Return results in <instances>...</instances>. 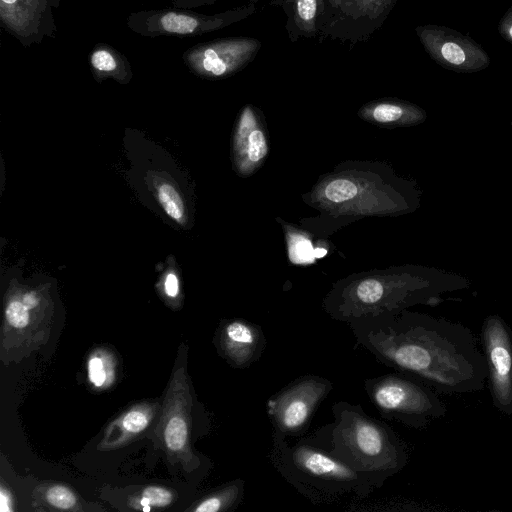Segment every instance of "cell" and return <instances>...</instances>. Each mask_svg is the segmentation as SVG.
<instances>
[{
    "label": "cell",
    "mask_w": 512,
    "mask_h": 512,
    "mask_svg": "<svg viewBox=\"0 0 512 512\" xmlns=\"http://www.w3.org/2000/svg\"><path fill=\"white\" fill-rule=\"evenodd\" d=\"M375 359L445 394L473 393L488 378L473 332L459 323L402 310L348 323Z\"/></svg>",
    "instance_id": "1"
},
{
    "label": "cell",
    "mask_w": 512,
    "mask_h": 512,
    "mask_svg": "<svg viewBox=\"0 0 512 512\" xmlns=\"http://www.w3.org/2000/svg\"><path fill=\"white\" fill-rule=\"evenodd\" d=\"M332 415L333 422L309 437L376 489L406 466L408 452L403 440L388 424L369 416L360 404L335 402Z\"/></svg>",
    "instance_id": "2"
},
{
    "label": "cell",
    "mask_w": 512,
    "mask_h": 512,
    "mask_svg": "<svg viewBox=\"0 0 512 512\" xmlns=\"http://www.w3.org/2000/svg\"><path fill=\"white\" fill-rule=\"evenodd\" d=\"M269 459L286 482L314 503L332 502L349 495L363 499L376 489L366 477L309 436L290 444L287 437L273 430Z\"/></svg>",
    "instance_id": "3"
},
{
    "label": "cell",
    "mask_w": 512,
    "mask_h": 512,
    "mask_svg": "<svg viewBox=\"0 0 512 512\" xmlns=\"http://www.w3.org/2000/svg\"><path fill=\"white\" fill-rule=\"evenodd\" d=\"M363 386L383 418L406 426L422 428L446 412L429 386L400 372L366 378Z\"/></svg>",
    "instance_id": "4"
},
{
    "label": "cell",
    "mask_w": 512,
    "mask_h": 512,
    "mask_svg": "<svg viewBox=\"0 0 512 512\" xmlns=\"http://www.w3.org/2000/svg\"><path fill=\"white\" fill-rule=\"evenodd\" d=\"M258 0L215 14H203L192 9L167 7L138 10L128 14L127 27L143 37H192L212 33L236 24L253 15Z\"/></svg>",
    "instance_id": "5"
},
{
    "label": "cell",
    "mask_w": 512,
    "mask_h": 512,
    "mask_svg": "<svg viewBox=\"0 0 512 512\" xmlns=\"http://www.w3.org/2000/svg\"><path fill=\"white\" fill-rule=\"evenodd\" d=\"M333 390V383L322 376H300L270 396L266 412L273 430L285 437L304 436L320 404Z\"/></svg>",
    "instance_id": "6"
},
{
    "label": "cell",
    "mask_w": 512,
    "mask_h": 512,
    "mask_svg": "<svg viewBox=\"0 0 512 512\" xmlns=\"http://www.w3.org/2000/svg\"><path fill=\"white\" fill-rule=\"evenodd\" d=\"M261 47V41L253 37H224L191 46L182 60L198 77L222 79L250 64Z\"/></svg>",
    "instance_id": "7"
},
{
    "label": "cell",
    "mask_w": 512,
    "mask_h": 512,
    "mask_svg": "<svg viewBox=\"0 0 512 512\" xmlns=\"http://www.w3.org/2000/svg\"><path fill=\"white\" fill-rule=\"evenodd\" d=\"M415 33L430 58L445 69L473 73L490 65V57L483 47L457 30L425 24L417 26Z\"/></svg>",
    "instance_id": "8"
},
{
    "label": "cell",
    "mask_w": 512,
    "mask_h": 512,
    "mask_svg": "<svg viewBox=\"0 0 512 512\" xmlns=\"http://www.w3.org/2000/svg\"><path fill=\"white\" fill-rule=\"evenodd\" d=\"M482 343L493 404L512 416V330L499 315L484 320Z\"/></svg>",
    "instance_id": "9"
},
{
    "label": "cell",
    "mask_w": 512,
    "mask_h": 512,
    "mask_svg": "<svg viewBox=\"0 0 512 512\" xmlns=\"http://www.w3.org/2000/svg\"><path fill=\"white\" fill-rule=\"evenodd\" d=\"M191 396L183 369L178 370L167 391L157 433L170 455L179 458L189 470L199 465L190 447Z\"/></svg>",
    "instance_id": "10"
},
{
    "label": "cell",
    "mask_w": 512,
    "mask_h": 512,
    "mask_svg": "<svg viewBox=\"0 0 512 512\" xmlns=\"http://www.w3.org/2000/svg\"><path fill=\"white\" fill-rule=\"evenodd\" d=\"M59 6L60 0H0V26L25 48L41 44L57 36Z\"/></svg>",
    "instance_id": "11"
},
{
    "label": "cell",
    "mask_w": 512,
    "mask_h": 512,
    "mask_svg": "<svg viewBox=\"0 0 512 512\" xmlns=\"http://www.w3.org/2000/svg\"><path fill=\"white\" fill-rule=\"evenodd\" d=\"M398 0H345L321 27L320 34L333 40L367 41L385 22Z\"/></svg>",
    "instance_id": "12"
},
{
    "label": "cell",
    "mask_w": 512,
    "mask_h": 512,
    "mask_svg": "<svg viewBox=\"0 0 512 512\" xmlns=\"http://www.w3.org/2000/svg\"><path fill=\"white\" fill-rule=\"evenodd\" d=\"M218 346L221 355L233 367L245 369L261 358L266 347V338L258 324L233 319L220 328Z\"/></svg>",
    "instance_id": "13"
},
{
    "label": "cell",
    "mask_w": 512,
    "mask_h": 512,
    "mask_svg": "<svg viewBox=\"0 0 512 512\" xmlns=\"http://www.w3.org/2000/svg\"><path fill=\"white\" fill-rule=\"evenodd\" d=\"M155 412L153 404L142 403L131 407L108 426L98 448L112 450L123 446L148 427Z\"/></svg>",
    "instance_id": "14"
},
{
    "label": "cell",
    "mask_w": 512,
    "mask_h": 512,
    "mask_svg": "<svg viewBox=\"0 0 512 512\" xmlns=\"http://www.w3.org/2000/svg\"><path fill=\"white\" fill-rule=\"evenodd\" d=\"M287 16L285 29L291 42L320 34L323 8L320 0H279Z\"/></svg>",
    "instance_id": "15"
},
{
    "label": "cell",
    "mask_w": 512,
    "mask_h": 512,
    "mask_svg": "<svg viewBox=\"0 0 512 512\" xmlns=\"http://www.w3.org/2000/svg\"><path fill=\"white\" fill-rule=\"evenodd\" d=\"M89 66L98 83L112 79L120 84H127L133 77L128 58L107 43H97L92 48L89 53Z\"/></svg>",
    "instance_id": "16"
},
{
    "label": "cell",
    "mask_w": 512,
    "mask_h": 512,
    "mask_svg": "<svg viewBox=\"0 0 512 512\" xmlns=\"http://www.w3.org/2000/svg\"><path fill=\"white\" fill-rule=\"evenodd\" d=\"M365 114L381 124H416L422 122L425 111L411 103L398 100H384L368 104Z\"/></svg>",
    "instance_id": "17"
},
{
    "label": "cell",
    "mask_w": 512,
    "mask_h": 512,
    "mask_svg": "<svg viewBox=\"0 0 512 512\" xmlns=\"http://www.w3.org/2000/svg\"><path fill=\"white\" fill-rule=\"evenodd\" d=\"M245 481L233 480L203 498L194 508L195 512H220L235 509L244 495Z\"/></svg>",
    "instance_id": "18"
},
{
    "label": "cell",
    "mask_w": 512,
    "mask_h": 512,
    "mask_svg": "<svg viewBox=\"0 0 512 512\" xmlns=\"http://www.w3.org/2000/svg\"><path fill=\"white\" fill-rule=\"evenodd\" d=\"M156 197L166 215L183 225L186 220V209L178 190L171 183L160 182L156 185Z\"/></svg>",
    "instance_id": "19"
},
{
    "label": "cell",
    "mask_w": 512,
    "mask_h": 512,
    "mask_svg": "<svg viewBox=\"0 0 512 512\" xmlns=\"http://www.w3.org/2000/svg\"><path fill=\"white\" fill-rule=\"evenodd\" d=\"M174 498V493L168 488L162 486H148L131 501V505L136 509L148 512L153 508L169 506Z\"/></svg>",
    "instance_id": "20"
},
{
    "label": "cell",
    "mask_w": 512,
    "mask_h": 512,
    "mask_svg": "<svg viewBox=\"0 0 512 512\" xmlns=\"http://www.w3.org/2000/svg\"><path fill=\"white\" fill-rule=\"evenodd\" d=\"M46 502L58 510H76L77 497L67 486L55 484L49 486L44 493Z\"/></svg>",
    "instance_id": "21"
},
{
    "label": "cell",
    "mask_w": 512,
    "mask_h": 512,
    "mask_svg": "<svg viewBox=\"0 0 512 512\" xmlns=\"http://www.w3.org/2000/svg\"><path fill=\"white\" fill-rule=\"evenodd\" d=\"M358 188L349 179H335L327 184L324 189L325 197L334 203H342L356 196Z\"/></svg>",
    "instance_id": "22"
},
{
    "label": "cell",
    "mask_w": 512,
    "mask_h": 512,
    "mask_svg": "<svg viewBox=\"0 0 512 512\" xmlns=\"http://www.w3.org/2000/svg\"><path fill=\"white\" fill-rule=\"evenodd\" d=\"M30 309L25 306L21 298H13L5 307V320L15 329H24L30 323Z\"/></svg>",
    "instance_id": "23"
},
{
    "label": "cell",
    "mask_w": 512,
    "mask_h": 512,
    "mask_svg": "<svg viewBox=\"0 0 512 512\" xmlns=\"http://www.w3.org/2000/svg\"><path fill=\"white\" fill-rule=\"evenodd\" d=\"M268 152L266 138L261 130H252L247 138L246 154L248 159L257 163L261 161Z\"/></svg>",
    "instance_id": "24"
},
{
    "label": "cell",
    "mask_w": 512,
    "mask_h": 512,
    "mask_svg": "<svg viewBox=\"0 0 512 512\" xmlns=\"http://www.w3.org/2000/svg\"><path fill=\"white\" fill-rule=\"evenodd\" d=\"M107 366L99 355H92L88 361V378L96 387H102L108 379Z\"/></svg>",
    "instance_id": "25"
},
{
    "label": "cell",
    "mask_w": 512,
    "mask_h": 512,
    "mask_svg": "<svg viewBox=\"0 0 512 512\" xmlns=\"http://www.w3.org/2000/svg\"><path fill=\"white\" fill-rule=\"evenodd\" d=\"M498 31L500 35L512 43V8L510 7L503 15L498 24Z\"/></svg>",
    "instance_id": "26"
},
{
    "label": "cell",
    "mask_w": 512,
    "mask_h": 512,
    "mask_svg": "<svg viewBox=\"0 0 512 512\" xmlns=\"http://www.w3.org/2000/svg\"><path fill=\"white\" fill-rule=\"evenodd\" d=\"M179 289L178 276L174 272L167 273L164 279V291L166 295L174 298L179 294Z\"/></svg>",
    "instance_id": "27"
},
{
    "label": "cell",
    "mask_w": 512,
    "mask_h": 512,
    "mask_svg": "<svg viewBox=\"0 0 512 512\" xmlns=\"http://www.w3.org/2000/svg\"><path fill=\"white\" fill-rule=\"evenodd\" d=\"M295 244V252L294 254L299 258L305 261L306 259H310L312 255V246L309 241L299 238L297 241H294Z\"/></svg>",
    "instance_id": "28"
},
{
    "label": "cell",
    "mask_w": 512,
    "mask_h": 512,
    "mask_svg": "<svg viewBox=\"0 0 512 512\" xmlns=\"http://www.w3.org/2000/svg\"><path fill=\"white\" fill-rule=\"evenodd\" d=\"M167 1L171 2V4L175 7L193 9V8L207 6V5H212L215 2H217L218 0H167Z\"/></svg>",
    "instance_id": "29"
},
{
    "label": "cell",
    "mask_w": 512,
    "mask_h": 512,
    "mask_svg": "<svg viewBox=\"0 0 512 512\" xmlns=\"http://www.w3.org/2000/svg\"><path fill=\"white\" fill-rule=\"evenodd\" d=\"M13 501L10 492L2 485L0 488V511H13Z\"/></svg>",
    "instance_id": "30"
},
{
    "label": "cell",
    "mask_w": 512,
    "mask_h": 512,
    "mask_svg": "<svg viewBox=\"0 0 512 512\" xmlns=\"http://www.w3.org/2000/svg\"><path fill=\"white\" fill-rule=\"evenodd\" d=\"M20 298L30 310L37 308L40 304V297L35 291H27Z\"/></svg>",
    "instance_id": "31"
},
{
    "label": "cell",
    "mask_w": 512,
    "mask_h": 512,
    "mask_svg": "<svg viewBox=\"0 0 512 512\" xmlns=\"http://www.w3.org/2000/svg\"><path fill=\"white\" fill-rule=\"evenodd\" d=\"M344 1L345 0H328L321 27L331 18V16L335 13V11L340 7V5ZM321 27H320V29H321Z\"/></svg>",
    "instance_id": "32"
},
{
    "label": "cell",
    "mask_w": 512,
    "mask_h": 512,
    "mask_svg": "<svg viewBox=\"0 0 512 512\" xmlns=\"http://www.w3.org/2000/svg\"><path fill=\"white\" fill-rule=\"evenodd\" d=\"M321 4H322V8H323V13H322V19H321V24H322V20H323V16H324V12H325V9H326V6H327V3H328V0H320ZM321 27V25H320Z\"/></svg>",
    "instance_id": "33"
},
{
    "label": "cell",
    "mask_w": 512,
    "mask_h": 512,
    "mask_svg": "<svg viewBox=\"0 0 512 512\" xmlns=\"http://www.w3.org/2000/svg\"><path fill=\"white\" fill-rule=\"evenodd\" d=\"M511 8H512V6H511Z\"/></svg>",
    "instance_id": "34"
}]
</instances>
